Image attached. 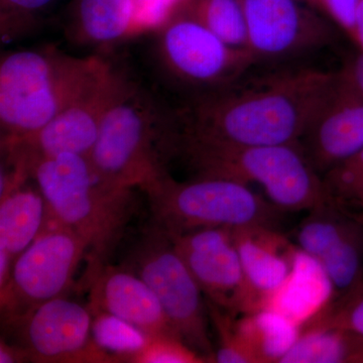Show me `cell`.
<instances>
[{
    "label": "cell",
    "instance_id": "obj_6",
    "mask_svg": "<svg viewBox=\"0 0 363 363\" xmlns=\"http://www.w3.org/2000/svg\"><path fill=\"white\" fill-rule=\"evenodd\" d=\"M145 192L156 225L169 234L204 228H274L281 211L245 184L216 177L180 183L166 172Z\"/></svg>",
    "mask_w": 363,
    "mask_h": 363
},
{
    "label": "cell",
    "instance_id": "obj_30",
    "mask_svg": "<svg viewBox=\"0 0 363 363\" xmlns=\"http://www.w3.org/2000/svg\"><path fill=\"white\" fill-rule=\"evenodd\" d=\"M317 2L329 16L353 38L357 25L360 0H313Z\"/></svg>",
    "mask_w": 363,
    "mask_h": 363
},
{
    "label": "cell",
    "instance_id": "obj_1",
    "mask_svg": "<svg viewBox=\"0 0 363 363\" xmlns=\"http://www.w3.org/2000/svg\"><path fill=\"white\" fill-rule=\"evenodd\" d=\"M336 73L300 69L253 79L195 105L178 145H298Z\"/></svg>",
    "mask_w": 363,
    "mask_h": 363
},
{
    "label": "cell",
    "instance_id": "obj_36",
    "mask_svg": "<svg viewBox=\"0 0 363 363\" xmlns=\"http://www.w3.org/2000/svg\"><path fill=\"white\" fill-rule=\"evenodd\" d=\"M353 200L357 201L358 204L360 205V207L363 209V181L360 183V185L358 186L357 192H355L354 197H353Z\"/></svg>",
    "mask_w": 363,
    "mask_h": 363
},
{
    "label": "cell",
    "instance_id": "obj_24",
    "mask_svg": "<svg viewBox=\"0 0 363 363\" xmlns=\"http://www.w3.org/2000/svg\"><path fill=\"white\" fill-rule=\"evenodd\" d=\"M93 338L105 352L130 362L143 350L149 336L128 322L105 312H93Z\"/></svg>",
    "mask_w": 363,
    "mask_h": 363
},
{
    "label": "cell",
    "instance_id": "obj_27",
    "mask_svg": "<svg viewBox=\"0 0 363 363\" xmlns=\"http://www.w3.org/2000/svg\"><path fill=\"white\" fill-rule=\"evenodd\" d=\"M323 181L333 201L353 200L358 186L363 181V147L327 171Z\"/></svg>",
    "mask_w": 363,
    "mask_h": 363
},
{
    "label": "cell",
    "instance_id": "obj_10",
    "mask_svg": "<svg viewBox=\"0 0 363 363\" xmlns=\"http://www.w3.org/2000/svg\"><path fill=\"white\" fill-rule=\"evenodd\" d=\"M169 235L209 302L230 314L264 309V298L243 272L231 229L204 228Z\"/></svg>",
    "mask_w": 363,
    "mask_h": 363
},
{
    "label": "cell",
    "instance_id": "obj_34",
    "mask_svg": "<svg viewBox=\"0 0 363 363\" xmlns=\"http://www.w3.org/2000/svg\"><path fill=\"white\" fill-rule=\"evenodd\" d=\"M353 40L359 45L362 52H363V0H360L359 7L357 18V25H355L354 35Z\"/></svg>",
    "mask_w": 363,
    "mask_h": 363
},
{
    "label": "cell",
    "instance_id": "obj_18",
    "mask_svg": "<svg viewBox=\"0 0 363 363\" xmlns=\"http://www.w3.org/2000/svg\"><path fill=\"white\" fill-rule=\"evenodd\" d=\"M50 213L39 188L26 187L25 182L1 194L0 247L16 259L42 233Z\"/></svg>",
    "mask_w": 363,
    "mask_h": 363
},
{
    "label": "cell",
    "instance_id": "obj_2",
    "mask_svg": "<svg viewBox=\"0 0 363 363\" xmlns=\"http://www.w3.org/2000/svg\"><path fill=\"white\" fill-rule=\"evenodd\" d=\"M28 171L52 218L87 243L91 281L117 247L133 214V189L112 185L81 155L35 160Z\"/></svg>",
    "mask_w": 363,
    "mask_h": 363
},
{
    "label": "cell",
    "instance_id": "obj_23",
    "mask_svg": "<svg viewBox=\"0 0 363 363\" xmlns=\"http://www.w3.org/2000/svg\"><path fill=\"white\" fill-rule=\"evenodd\" d=\"M189 13L229 47L250 52L242 0H192Z\"/></svg>",
    "mask_w": 363,
    "mask_h": 363
},
{
    "label": "cell",
    "instance_id": "obj_29",
    "mask_svg": "<svg viewBox=\"0 0 363 363\" xmlns=\"http://www.w3.org/2000/svg\"><path fill=\"white\" fill-rule=\"evenodd\" d=\"M185 0H135V35L162 28Z\"/></svg>",
    "mask_w": 363,
    "mask_h": 363
},
{
    "label": "cell",
    "instance_id": "obj_28",
    "mask_svg": "<svg viewBox=\"0 0 363 363\" xmlns=\"http://www.w3.org/2000/svg\"><path fill=\"white\" fill-rule=\"evenodd\" d=\"M204 358L191 350L181 339L174 336L150 337L147 345L133 358L131 362L193 363L203 362Z\"/></svg>",
    "mask_w": 363,
    "mask_h": 363
},
{
    "label": "cell",
    "instance_id": "obj_16",
    "mask_svg": "<svg viewBox=\"0 0 363 363\" xmlns=\"http://www.w3.org/2000/svg\"><path fill=\"white\" fill-rule=\"evenodd\" d=\"M233 236L247 281L266 308L267 298L292 272L297 247L269 227L234 229Z\"/></svg>",
    "mask_w": 363,
    "mask_h": 363
},
{
    "label": "cell",
    "instance_id": "obj_37",
    "mask_svg": "<svg viewBox=\"0 0 363 363\" xmlns=\"http://www.w3.org/2000/svg\"><path fill=\"white\" fill-rule=\"evenodd\" d=\"M360 220H362V223H363V215H362V219H360Z\"/></svg>",
    "mask_w": 363,
    "mask_h": 363
},
{
    "label": "cell",
    "instance_id": "obj_12",
    "mask_svg": "<svg viewBox=\"0 0 363 363\" xmlns=\"http://www.w3.org/2000/svg\"><path fill=\"white\" fill-rule=\"evenodd\" d=\"M167 68L194 85L229 83L255 63L252 54L229 47L191 13L174 14L161 28Z\"/></svg>",
    "mask_w": 363,
    "mask_h": 363
},
{
    "label": "cell",
    "instance_id": "obj_25",
    "mask_svg": "<svg viewBox=\"0 0 363 363\" xmlns=\"http://www.w3.org/2000/svg\"><path fill=\"white\" fill-rule=\"evenodd\" d=\"M208 311L217 334H218L219 345L214 353V362L220 363H255L257 359L253 357L247 346L243 342L240 334L236 330L235 323L233 318L223 312L218 306L209 302Z\"/></svg>",
    "mask_w": 363,
    "mask_h": 363
},
{
    "label": "cell",
    "instance_id": "obj_26",
    "mask_svg": "<svg viewBox=\"0 0 363 363\" xmlns=\"http://www.w3.org/2000/svg\"><path fill=\"white\" fill-rule=\"evenodd\" d=\"M323 310L311 323L341 329L363 338V285L350 298Z\"/></svg>",
    "mask_w": 363,
    "mask_h": 363
},
{
    "label": "cell",
    "instance_id": "obj_11",
    "mask_svg": "<svg viewBox=\"0 0 363 363\" xmlns=\"http://www.w3.org/2000/svg\"><path fill=\"white\" fill-rule=\"evenodd\" d=\"M128 83L111 65L39 133L18 142L2 143L25 162L62 154L89 157L107 109Z\"/></svg>",
    "mask_w": 363,
    "mask_h": 363
},
{
    "label": "cell",
    "instance_id": "obj_21",
    "mask_svg": "<svg viewBox=\"0 0 363 363\" xmlns=\"http://www.w3.org/2000/svg\"><path fill=\"white\" fill-rule=\"evenodd\" d=\"M363 338L338 328L308 323L279 363L350 362Z\"/></svg>",
    "mask_w": 363,
    "mask_h": 363
},
{
    "label": "cell",
    "instance_id": "obj_17",
    "mask_svg": "<svg viewBox=\"0 0 363 363\" xmlns=\"http://www.w3.org/2000/svg\"><path fill=\"white\" fill-rule=\"evenodd\" d=\"M332 286L321 264L297 247L292 272L267 298L266 308L304 326L332 300Z\"/></svg>",
    "mask_w": 363,
    "mask_h": 363
},
{
    "label": "cell",
    "instance_id": "obj_31",
    "mask_svg": "<svg viewBox=\"0 0 363 363\" xmlns=\"http://www.w3.org/2000/svg\"><path fill=\"white\" fill-rule=\"evenodd\" d=\"M54 0H0L1 4V26L13 18L28 16L42 11Z\"/></svg>",
    "mask_w": 363,
    "mask_h": 363
},
{
    "label": "cell",
    "instance_id": "obj_33",
    "mask_svg": "<svg viewBox=\"0 0 363 363\" xmlns=\"http://www.w3.org/2000/svg\"><path fill=\"white\" fill-rule=\"evenodd\" d=\"M28 360L26 351L20 346L9 345L1 341L0 345V362L1 363H14L21 362Z\"/></svg>",
    "mask_w": 363,
    "mask_h": 363
},
{
    "label": "cell",
    "instance_id": "obj_8",
    "mask_svg": "<svg viewBox=\"0 0 363 363\" xmlns=\"http://www.w3.org/2000/svg\"><path fill=\"white\" fill-rule=\"evenodd\" d=\"M87 255L86 241L50 215L42 233L14 259L9 285L1 291L2 307L13 317L20 309L64 297Z\"/></svg>",
    "mask_w": 363,
    "mask_h": 363
},
{
    "label": "cell",
    "instance_id": "obj_5",
    "mask_svg": "<svg viewBox=\"0 0 363 363\" xmlns=\"http://www.w3.org/2000/svg\"><path fill=\"white\" fill-rule=\"evenodd\" d=\"M176 135L150 100L126 84L104 114L88 159L112 185L145 191L166 173L164 162L175 150Z\"/></svg>",
    "mask_w": 363,
    "mask_h": 363
},
{
    "label": "cell",
    "instance_id": "obj_14",
    "mask_svg": "<svg viewBox=\"0 0 363 363\" xmlns=\"http://www.w3.org/2000/svg\"><path fill=\"white\" fill-rule=\"evenodd\" d=\"M298 145L318 173H326L362 149L363 95L342 70L335 74Z\"/></svg>",
    "mask_w": 363,
    "mask_h": 363
},
{
    "label": "cell",
    "instance_id": "obj_13",
    "mask_svg": "<svg viewBox=\"0 0 363 363\" xmlns=\"http://www.w3.org/2000/svg\"><path fill=\"white\" fill-rule=\"evenodd\" d=\"M248 50L257 59H281L330 44L333 32L295 0H242Z\"/></svg>",
    "mask_w": 363,
    "mask_h": 363
},
{
    "label": "cell",
    "instance_id": "obj_15",
    "mask_svg": "<svg viewBox=\"0 0 363 363\" xmlns=\"http://www.w3.org/2000/svg\"><path fill=\"white\" fill-rule=\"evenodd\" d=\"M90 283L89 307L92 312L113 315L140 329L149 337L179 338L156 295L135 272L104 267Z\"/></svg>",
    "mask_w": 363,
    "mask_h": 363
},
{
    "label": "cell",
    "instance_id": "obj_7",
    "mask_svg": "<svg viewBox=\"0 0 363 363\" xmlns=\"http://www.w3.org/2000/svg\"><path fill=\"white\" fill-rule=\"evenodd\" d=\"M130 264L156 295L177 336L204 359H213L202 290L169 234L155 224Z\"/></svg>",
    "mask_w": 363,
    "mask_h": 363
},
{
    "label": "cell",
    "instance_id": "obj_9",
    "mask_svg": "<svg viewBox=\"0 0 363 363\" xmlns=\"http://www.w3.org/2000/svg\"><path fill=\"white\" fill-rule=\"evenodd\" d=\"M93 318L89 306L59 297L11 319L30 362H116L95 342Z\"/></svg>",
    "mask_w": 363,
    "mask_h": 363
},
{
    "label": "cell",
    "instance_id": "obj_19",
    "mask_svg": "<svg viewBox=\"0 0 363 363\" xmlns=\"http://www.w3.org/2000/svg\"><path fill=\"white\" fill-rule=\"evenodd\" d=\"M235 327L257 363L279 362L301 333V326L271 309L245 314Z\"/></svg>",
    "mask_w": 363,
    "mask_h": 363
},
{
    "label": "cell",
    "instance_id": "obj_35",
    "mask_svg": "<svg viewBox=\"0 0 363 363\" xmlns=\"http://www.w3.org/2000/svg\"><path fill=\"white\" fill-rule=\"evenodd\" d=\"M350 363H363V342L358 347L357 352L350 358Z\"/></svg>",
    "mask_w": 363,
    "mask_h": 363
},
{
    "label": "cell",
    "instance_id": "obj_22",
    "mask_svg": "<svg viewBox=\"0 0 363 363\" xmlns=\"http://www.w3.org/2000/svg\"><path fill=\"white\" fill-rule=\"evenodd\" d=\"M338 204L330 201L314 208L296 230L297 247L317 260L359 222L341 211Z\"/></svg>",
    "mask_w": 363,
    "mask_h": 363
},
{
    "label": "cell",
    "instance_id": "obj_3",
    "mask_svg": "<svg viewBox=\"0 0 363 363\" xmlns=\"http://www.w3.org/2000/svg\"><path fill=\"white\" fill-rule=\"evenodd\" d=\"M108 64L54 50H21L0 64L2 143L39 133L79 96Z\"/></svg>",
    "mask_w": 363,
    "mask_h": 363
},
{
    "label": "cell",
    "instance_id": "obj_20",
    "mask_svg": "<svg viewBox=\"0 0 363 363\" xmlns=\"http://www.w3.org/2000/svg\"><path fill=\"white\" fill-rule=\"evenodd\" d=\"M135 0H77L79 33L92 44H111L135 35Z\"/></svg>",
    "mask_w": 363,
    "mask_h": 363
},
{
    "label": "cell",
    "instance_id": "obj_32",
    "mask_svg": "<svg viewBox=\"0 0 363 363\" xmlns=\"http://www.w3.org/2000/svg\"><path fill=\"white\" fill-rule=\"evenodd\" d=\"M345 75L363 95V52L354 57L342 69Z\"/></svg>",
    "mask_w": 363,
    "mask_h": 363
},
{
    "label": "cell",
    "instance_id": "obj_4",
    "mask_svg": "<svg viewBox=\"0 0 363 363\" xmlns=\"http://www.w3.org/2000/svg\"><path fill=\"white\" fill-rule=\"evenodd\" d=\"M178 152L187 156L199 177H216L264 187L281 211H302L333 201L298 145L228 147L183 143Z\"/></svg>",
    "mask_w": 363,
    "mask_h": 363
}]
</instances>
